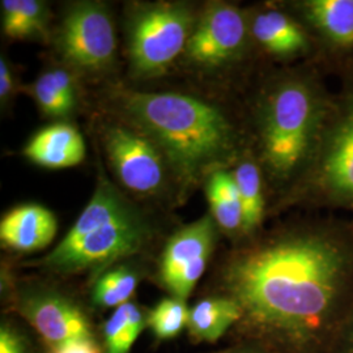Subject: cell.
Returning a JSON list of instances; mask_svg holds the SVG:
<instances>
[{
	"label": "cell",
	"mask_w": 353,
	"mask_h": 353,
	"mask_svg": "<svg viewBox=\"0 0 353 353\" xmlns=\"http://www.w3.org/2000/svg\"><path fill=\"white\" fill-rule=\"evenodd\" d=\"M214 293L242 318L229 334L271 353H330L353 307V217L305 212L233 246Z\"/></svg>",
	"instance_id": "1"
},
{
	"label": "cell",
	"mask_w": 353,
	"mask_h": 353,
	"mask_svg": "<svg viewBox=\"0 0 353 353\" xmlns=\"http://www.w3.org/2000/svg\"><path fill=\"white\" fill-rule=\"evenodd\" d=\"M262 79L249 106L246 138L278 203L312 164L335 92L328 88L327 76L312 62L283 67Z\"/></svg>",
	"instance_id": "2"
},
{
	"label": "cell",
	"mask_w": 353,
	"mask_h": 353,
	"mask_svg": "<svg viewBox=\"0 0 353 353\" xmlns=\"http://www.w3.org/2000/svg\"><path fill=\"white\" fill-rule=\"evenodd\" d=\"M122 106L186 182L232 166L248 150L245 125L211 102L179 93L126 92Z\"/></svg>",
	"instance_id": "3"
},
{
	"label": "cell",
	"mask_w": 353,
	"mask_h": 353,
	"mask_svg": "<svg viewBox=\"0 0 353 353\" xmlns=\"http://www.w3.org/2000/svg\"><path fill=\"white\" fill-rule=\"evenodd\" d=\"M154 234L148 217L101 178L63 240L30 265L57 276L89 275L93 283L110 267L145 252Z\"/></svg>",
	"instance_id": "4"
},
{
	"label": "cell",
	"mask_w": 353,
	"mask_h": 353,
	"mask_svg": "<svg viewBox=\"0 0 353 353\" xmlns=\"http://www.w3.org/2000/svg\"><path fill=\"white\" fill-rule=\"evenodd\" d=\"M347 212L353 217V81L335 90L334 108L316 156L301 181L271 211Z\"/></svg>",
	"instance_id": "5"
},
{
	"label": "cell",
	"mask_w": 353,
	"mask_h": 353,
	"mask_svg": "<svg viewBox=\"0 0 353 353\" xmlns=\"http://www.w3.org/2000/svg\"><path fill=\"white\" fill-rule=\"evenodd\" d=\"M7 300L37 332L46 348L99 338L88 310L55 285L24 281L7 290Z\"/></svg>",
	"instance_id": "6"
},
{
	"label": "cell",
	"mask_w": 353,
	"mask_h": 353,
	"mask_svg": "<svg viewBox=\"0 0 353 353\" xmlns=\"http://www.w3.org/2000/svg\"><path fill=\"white\" fill-rule=\"evenodd\" d=\"M281 4L312 39V63L341 84L352 83L353 0H292Z\"/></svg>",
	"instance_id": "7"
},
{
	"label": "cell",
	"mask_w": 353,
	"mask_h": 353,
	"mask_svg": "<svg viewBox=\"0 0 353 353\" xmlns=\"http://www.w3.org/2000/svg\"><path fill=\"white\" fill-rule=\"evenodd\" d=\"M191 62L216 70H241L258 57L249 12L240 6L216 1L194 26L186 46Z\"/></svg>",
	"instance_id": "8"
},
{
	"label": "cell",
	"mask_w": 353,
	"mask_h": 353,
	"mask_svg": "<svg viewBox=\"0 0 353 353\" xmlns=\"http://www.w3.org/2000/svg\"><path fill=\"white\" fill-rule=\"evenodd\" d=\"M189 7L176 3L152 4L137 13L130 26L128 51L140 75L161 74L183 50L194 30Z\"/></svg>",
	"instance_id": "9"
},
{
	"label": "cell",
	"mask_w": 353,
	"mask_h": 353,
	"mask_svg": "<svg viewBox=\"0 0 353 353\" xmlns=\"http://www.w3.org/2000/svg\"><path fill=\"white\" fill-rule=\"evenodd\" d=\"M219 234L212 216L205 214L168 240L159 261L157 280L169 296L189 300L216 250Z\"/></svg>",
	"instance_id": "10"
},
{
	"label": "cell",
	"mask_w": 353,
	"mask_h": 353,
	"mask_svg": "<svg viewBox=\"0 0 353 353\" xmlns=\"http://www.w3.org/2000/svg\"><path fill=\"white\" fill-rule=\"evenodd\" d=\"M58 49L68 63L81 71L100 72L108 68L117 49L110 13L100 3H76L64 16Z\"/></svg>",
	"instance_id": "11"
},
{
	"label": "cell",
	"mask_w": 353,
	"mask_h": 353,
	"mask_svg": "<svg viewBox=\"0 0 353 353\" xmlns=\"http://www.w3.org/2000/svg\"><path fill=\"white\" fill-rule=\"evenodd\" d=\"M105 147L115 174L127 189L150 195L163 188L164 154L147 135L128 127H109Z\"/></svg>",
	"instance_id": "12"
},
{
	"label": "cell",
	"mask_w": 353,
	"mask_h": 353,
	"mask_svg": "<svg viewBox=\"0 0 353 353\" xmlns=\"http://www.w3.org/2000/svg\"><path fill=\"white\" fill-rule=\"evenodd\" d=\"M248 12L258 55L285 67L313 62L312 39L301 23L283 4L256 7Z\"/></svg>",
	"instance_id": "13"
},
{
	"label": "cell",
	"mask_w": 353,
	"mask_h": 353,
	"mask_svg": "<svg viewBox=\"0 0 353 353\" xmlns=\"http://www.w3.org/2000/svg\"><path fill=\"white\" fill-rule=\"evenodd\" d=\"M58 221L41 204H23L4 214L0 223L3 248L12 252H36L48 248L57 236Z\"/></svg>",
	"instance_id": "14"
},
{
	"label": "cell",
	"mask_w": 353,
	"mask_h": 353,
	"mask_svg": "<svg viewBox=\"0 0 353 353\" xmlns=\"http://www.w3.org/2000/svg\"><path fill=\"white\" fill-rule=\"evenodd\" d=\"M234 178L243 219V243L256 239L265 229V217L271 208L267 202L265 173L249 148L230 168ZM240 246V245H239Z\"/></svg>",
	"instance_id": "15"
},
{
	"label": "cell",
	"mask_w": 353,
	"mask_h": 353,
	"mask_svg": "<svg viewBox=\"0 0 353 353\" xmlns=\"http://www.w3.org/2000/svg\"><path fill=\"white\" fill-rule=\"evenodd\" d=\"M85 143L75 127L58 123L37 132L24 150L34 164L62 169L80 164L85 157Z\"/></svg>",
	"instance_id": "16"
},
{
	"label": "cell",
	"mask_w": 353,
	"mask_h": 353,
	"mask_svg": "<svg viewBox=\"0 0 353 353\" xmlns=\"http://www.w3.org/2000/svg\"><path fill=\"white\" fill-rule=\"evenodd\" d=\"M242 318V309L229 296L211 292L190 307L188 334L192 343L214 344L229 335Z\"/></svg>",
	"instance_id": "17"
},
{
	"label": "cell",
	"mask_w": 353,
	"mask_h": 353,
	"mask_svg": "<svg viewBox=\"0 0 353 353\" xmlns=\"http://www.w3.org/2000/svg\"><path fill=\"white\" fill-rule=\"evenodd\" d=\"M207 198L211 216L220 233L239 246L243 243V219L240 196L230 169L223 168L207 179Z\"/></svg>",
	"instance_id": "18"
},
{
	"label": "cell",
	"mask_w": 353,
	"mask_h": 353,
	"mask_svg": "<svg viewBox=\"0 0 353 353\" xmlns=\"http://www.w3.org/2000/svg\"><path fill=\"white\" fill-rule=\"evenodd\" d=\"M148 328V310L130 301L113 310L102 323L100 341L103 353H130L141 332Z\"/></svg>",
	"instance_id": "19"
},
{
	"label": "cell",
	"mask_w": 353,
	"mask_h": 353,
	"mask_svg": "<svg viewBox=\"0 0 353 353\" xmlns=\"http://www.w3.org/2000/svg\"><path fill=\"white\" fill-rule=\"evenodd\" d=\"M141 274L127 262L113 265L92 283L90 303L97 309H117L130 303L139 285Z\"/></svg>",
	"instance_id": "20"
},
{
	"label": "cell",
	"mask_w": 353,
	"mask_h": 353,
	"mask_svg": "<svg viewBox=\"0 0 353 353\" xmlns=\"http://www.w3.org/2000/svg\"><path fill=\"white\" fill-rule=\"evenodd\" d=\"M3 30L11 38H28L43 29L46 7L37 0H3Z\"/></svg>",
	"instance_id": "21"
},
{
	"label": "cell",
	"mask_w": 353,
	"mask_h": 353,
	"mask_svg": "<svg viewBox=\"0 0 353 353\" xmlns=\"http://www.w3.org/2000/svg\"><path fill=\"white\" fill-rule=\"evenodd\" d=\"M188 301L168 296L148 310V330L159 341L176 339L188 328Z\"/></svg>",
	"instance_id": "22"
},
{
	"label": "cell",
	"mask_w": 353,
	"mask_h": 353,
	"mask_svg": "<svg viewBox=\"0 0 353 353\" xmlns=\"http://www.w3.org/2000/svg\"><path fill=\"white\" fill-rule=\"evenodd\" d=\"M34 97L39 108L51 117H64L72 112L74 103L67 101L63 94L57 87L51 71H46L39 76L33 87Z\"/></svg>",
	"instance_id": "23"
},
{
	"label": "cell",
	"mask_w": 353,
	"mask_h": 353,
	"mask_svg": "<svg viewBox=\"0 0 353 353\" xmlns=\"http://www.w3.org/2000/svg\"><path fill=\"white\" fill-rule=\"evenodd\" d=\"M0 353H36L26 332L8 318L0 323Z\"/></svg>",
	"instance_id": "24"
},
{
	"label": "cell",
	"mask_w": 353,
	"mask_h": 353,
	"mask_svg": "<svg viewBox=\"0 0 353 353\" xmlns=\"http://www.w3.org/2000/svg\"><path fill=\"white\" fill-rule=\"evenodd\" d=\"M46 353H103L101 341L99 338L76 341L59 347L46 348Z\"/></svg>",
	"instance_id": "25"
},
{
	"label": "cell",
	"mask_w": 353,
	"mask_h": 353,
	"mask_svg": "<svg viewBox=\"0 0 353 353\" xmlns=\"http://www.w3.org/2000/svg\"><path fill=\"white\" fill-rule=\"evenodd\" d=\"M330 353H353V307Z\"/></svg>",
	"instance_id": "26"
},
{
	"label": "cell",
	"mask_w": 353,
	"mask_h": 353,
	"mask_svg": "<svg viewBox=\"0 0 353 353\" xmlns=\"http://www.w3.org/2000/svg\"><path fill=\"white\" fill-rule=\"evenodd\" d=\"M12 92V75L4 58L0 59V99L6 101Z\"/></svg>",
	"instance_id": "27"
},
{
	"label": "cell",
	"mask_w": 353,
	"mask_h": 353,
	"mask_svg": "<svg viewBox=\"0 0 353 353\" xmlns=\"http://www.w3.org/2000/svg\"><path fill=\"white\" fill-rule=\"evenodd\" d=\"M212 353H271L268 352L265 348L252 344V343H246V341H236L232 343L230 345H228L223 350L214 351Z\"/></svg>",
	"instance_id": "28"
}]
</instances>
